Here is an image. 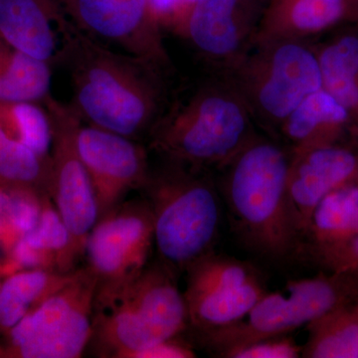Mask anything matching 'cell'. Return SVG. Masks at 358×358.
<instances>
[{"label":"cell","mask_w":358,"mask_h":358,"mask_svg":"<svg viewBox=\"0 0 358 358\" xmlns=\"http://www.w3.org/2000/svg\"><path fill=\"white\" fill-rule=\"evenodd\" d=\"M57 61L72 81V105L83 122L138 141L162 114V71L92 38L69 20Z\"/></svg>","instance_id":"1"},{"label":"cell","mask_w":358,"mask_h":358,"mask_svg":"<svg viewBox=\"0 0 358 358\" xmlns=\"http://www.w3.org/2000/svg\"><path fill=\"white\" fill-rule=\"evenodd\" d=\"M289 159L284 145L256 134L222 169L224 199L238 236L271 259L301 246L287 190Z\"/></svg>","instance_id":"2"},{"label":"cell","mask_w":358,"mask_h":358,"mask_svg":"<svg viewBox=\"0 0 358 358\" xmlns=\"http://www.w3.org/2000/svg\"><path fill=\"white\" fill-rule=\"evenodd\" d=\"M254 120L227 79L200 87L162 114L148 138L167 162L222 169L256 136Z\"/></svg>","instance_id":"3"},{"label":"cell","mask_w":358,"mask_h":358,"mask_svg":"<svg viewBox=\"0 0 358 358\" xmlns=\"http://www.w3.org/2000/svg\"><path fill=\"white\" fill-rule=\"evenodd\" d=\"M176 277L155 261L120 293L94 306L88 346L93 355L136 358L143 350L182 336L188 329V313Z\"/></svg>","instance_id":"4"},{"label":"cell","mask_w":358,"mask_h":358,"mask_svg":"<svg viewBox=\"0 0 358 358\" xmlns=\"http://www.w3.org/2000/svg\"><path fill=\"white\" fill-rule=\"evenodd\" d=\"M203 171L166 160L150 169L141 189L154 216L159 260L178 275L214 252L217 242L220 197Z\"/></svg>","instance_id":"5"},{"label":"cell","mask_w":358,"mask_h":358,"mask_svg":"<svg viewBox=\"0 0 358 358\" xmlns=\"http://www.w3.org/2000/svg\"><path fill=\"white\" fill-rule=\"evenodd\" d=\"M226 72L254 122L270 133L279 131L306 96L322 89L317 52L305 40L253 46Z\"/></svg>","instance_id":"6"},{"label":"cell","mask_w":358,"mask_h":358,"mask_svg":"<svg viewBox=\"0 0 358 358\" xmlns=\"http://www.w3.org/2000/svg\"><path fill=\"white\" fill-rule=\"evenodd\" d=\"M358 296V274L327 272L294 280L280 292L267 294L232 326L199 336L215 357L231 348L273 336H286Z\"/></svg>","instance_id":"7"},{"label":"cell","mask_w":358,"mask_h":358,"mask_svg":"<svg viewBox=\"0 0 358 358\" xmlns=\"http://www.w3.org/2000/svg\"><path fill=\"white\" fill-rule=\"evenodd\" d=\"M96 278L77 268L67 285L9 331L11 348L23 358H79L93 333Z\"/></svg>","instance_id":"8"},{"label":"cell","mask_w":358,"mask_h":358,"mask_svg":"<svg viewBox=\"0 0 358 358\" xmlns=\"http://www.w3.org/2000/svg\"><path fill=\"white\" fill-rule=\"evenodd\" d=\"M154 244V216L145 197L124 200L98 219L84 255L96 278L95 305L113 298L143 273Z\"/></svg>","instance_id":"9"},{"label":"cell","mask_w":358,"mask_h":358,"mask_svg":"<svg viewBox=\"0 0 358 358\" xmlns=\"http://www.w3.org/2000/svg\"><path fill=\"white\" fill-rule=\"evenodd\" d=\"M185 274L188 329L196 338L237 324L268 292L253 266L215 252L199 259Z\"/></svg>","instance_id":"10"},{"label":"cell","mask_w":358,"mask_h":358,"mask_svg":"<svg viewBox=\"0 0 358 358\" xmlns=\"http://www.w3.org/2000/svg\"><path fill=\"white\" fill-rule=\"evenodd\" d=\"M52 122L51 199L69 231L73 251L85 255L87 239L99 219L91 179L77 147V133L83 120L72 103L50 96L44 102Z\"/></svg>","instance_id":"11"},{"label":"cell","mask_w":358,"mask_h":358,"mask_svg":"<svg viewBox=\"0 0 358 358\" xmlns=\"http://www.w3.org/2000/svg\"><path fill=\"white\" fill-rule=\"evenodd\" d=\"M77 29L150 63L162 72L171 67L148 0H57Z\"/></svg>","instance_id":"12"},{"label":"cell","mask_w":358,"mask_h":358,"mask_svg":"<svg viewBox=\"0 0 358 358\" xmlns=\"http://www.w3.org/2000/svg\"><path fill=\"white\" fill-rule=\"evenodd\" d=\"M77 147L93 185L99 218L147 183L152 169L138 141L82 122Z\"/></svg>","instance_id":"13"},{"label":"cell","mask_w":358,"mask_h":358,"mask_svg":"<svg viewBox=\"0 0 358 358\" xmlns=\"http://www.w3.org/2000/svg\"><path fill=\"white\" fill-rule=\"evenodd\" d=\"M267 0H200L180 37L207 61L229 70L253 46Z\"/></svg>","instance_id":"14"},{"label":"cell","mask_w":358,"mask_h":358,"mask_svg":"<svg viewBox=\"0 0 358 358\" xmlns=\"http://www.w3.org/2000/svg\"><path fill=\"white\" fill-rule=\"evenodd\" d=\"M289 155L287 190L301 245L317 204L334 188L357 176L358 143H334Z\"/></svg>","instance_id":"15"},{"label":"cell","mask_w":358,"mask_h":358,"mask_svg":"<svg viewBox=\"0 0 358 358\" xmlns=\"http://www.w3.org/2000/svg\"><path fill=\"white\" fill-rule=\"evenodd\" d=\"M66 21L57 0H0V37L51 65L57 61Z\"/></svg>","instance_id":"16"},{"label":"cell","mask_w":358,"mask_h":358,"mask_svg":"<svg viewBox=\"0 0 358 358\" xmlns=\"http://www.w3.org/2000/svg\"><path fill=\"white\" fill-rule=\"evenodd\" d=\"M357 14V0H267L253 46L306 40Z\"/></svg>","instance_id":"17"},{"label":"cell","mask_w":358,"mask_h":358,"mask_svg":"<svg viewBox=\"0 0 358 358\" xmlns=\"http://www.w3.org/2000/svg\"><path fill=\"white\" fill-rule=\"evenodd\" d=\"M279 134L289 155L343 143L348 134L357 143L350 115L324 89L306 96L282 122Z\"/></svg>","instance_id":"18"},{"label":"cell","mask_w":358,"mask_h":358,"mask_svg":"<svg viewBox=\"0 0 358 358\" xmlns=\"http://www.w3.org/2000/svg\"><path fill=\"white\" fill-rule=\"evenodd\" d=\"M15 267L68 273L75 270L72 240L51 199L45 200L36 227L20 238L11 249Z\"/></svg>","instance_id":"19"},{"label":"cell","mask_w":358,"mask_h":358,"mask_svg":"<svg viewBox=\"0 0 358 358\" xmlns=\"http://www.w3.org/2000/svg\"><path fill=\"white\" fill-rule=\"evenodd\" d=\"M315 49L322 89L350 115L358 143V33H343Z\"/></svg>","instance_id":"20"},{"label":"cell","mask_w":358,"mask_h":358,"mask_svg":"<svg viewBox=\"0 0 358 358\" xmlns=\"http://www.w3.org/2000/svg\"><path fill=\"white\" fill-rule=\"evenodd\" d=\"M357 235L358 174L334 188L317 204L310 216L301 247L336 244Z\"/></svg>","instance_id":"21"},{"label":"cell","mask_w":358,"mask_h":358,"mask_svg":"<svg viewBox=\"0 0 358 358\" xmlns=\"http://www.w3.org/2000/svg\"><path fill=\"white\" fill-rule=\"evenodd\" d=\"M76 270L62 273L36 268L11 275L0 288V327L10 331L28 313L67 285Z\"/></svg>","instance_id":"22"},{"label":"cell","mask_w":358,"mask_h":358,"mask_svg":"<svg viewBox=\"0 0 358 358\" xmlns=\"http://www.w3.org/2000/svg\"><path fill=\"white\" fill-rule=\"evenodd\" d=\"M301 357L358 358V296L307 327Z\"/></svg>","instance_id":"23"},{"label":"cell","mask_w":358,"mask_h":358,"mask_svg":"<svg viewBox=\"0 0 358 358\" xmlns=\"http://www.w3.org/2000/svg\"><path fill=\"white\" fill-rule=\"evenodd\" d=\"M51 66L0 37V102L44 103L51 96Z\"/></svg>","instance_id":"24"},{"label":"cell","mask_w":358,"mask_h":358,"mask_svg":"<svg viewBox=\"0 0 358 358\" xmlns=\"http://www.w3.org/2000/svg\"><path fill=\"white\" fill-rule=\"evenodd\" d=\"M0 185L51 197V157H43L0 128Z\"/></svg>","instance_id":"25"},{"label":"cell","mask_w":358,"mask_h":358,"mask_svg":"<svg viewBox=\"0 0 358 358\" xmlns=\"http://www.w3.org/2000/svg\"><path fill=\"white\" fill-rule=\"evenodd\" d=\"M0 128L43 157H51L52 122L44 103L0 102Z\"/></svg>","instance_id":"26"},{"label":"cell","mask_w":358,"mask_h":358,"mask_svg":"<svg viewBox=\"0 0 358 358\" xmlns=\"http://www.w3.org/2000/svg\"><path fill=\"white\" fill-rule=\"evenodd\" d=\"M298 253L327 272L358 274V235L339 243L312 246L303 245Z\"/></svg>","instance_id":"27"},{"label":"cell","mask_w":358,"mask_h":358,"mask_svg":"<svg viewBox=\"0 0 358 358\" xmlns=\"http://www.w3.org/2000/svg\"><path fill=\"white\" fill-rule=\"evenodd\" d=\"M303 345H299L289 334L273 336L252 341L231 348L221 355L224 358H298Z\"/></svg>","instance_id":"28"},{"label":"cell","mask_w":358,"mask_h":358,"mask_svg":"<svg viewBox=\"0 0 358 358\" xmlns=\"http://www.w3.org/2000/svg\"><path fill=\"white\" fill-rule=\"evenodd\" d=\"M148 1L160 29L180 36L190 14L200 0H148Z\"/></svg>","instance_id":"29"},{"label":"cell","mask_w":358,"mask_h":358,"mask_svg":"<svg viewBox=\"0 0 358 358\" xmlns=\"http://www.w3.org/2000/svg\"><path fill=\"white\" fill-rule=\"evenodd\" d=\"M196 357L194 348L188 341L176 336L162 341L159 345L143 350L136 358H193Z\"/></svg>","instance_id":"30"},{"label":"cell","mask_w":358,"mask_h":358,"mask_svg":"<svg viewBox=\"0 0 358 358\" xmlns=\"http://www.w3.org/2000/svg\"><path fill=\"white\" fill-rule=\"evenodd\" d=\"M11 200L13 187L0 185V238L8 237L13 240L11 233Z\"/></svg>","instance_id":"31"},{"label":"cell","mask_w":358,"mask_h":358,"mask_svg":"<svg viewBox=\"0 0 358 358\" xmlns=\"http://www.w3.org/2000/svg\"><path fill=\"white\" fill-rule=\"evenodd\" d=\"M1 285H2L1 282H0V288H1Z\"/></svg>","instance_id":"32"},{"label":"cell","mask_w":358,"mask_h":358,"mask_svg":"<svg viewBox=\"0 0 358 358\" xmlns=\"http://www.w3.org/2000/svg\"><path fill=\"white\" fill-rule=\"evenodd\" d=\"M357 20H358V14H357Z\"/></svg>","instance_id":"33"},{"label":"cell","mask_w":358,"mask_h":358,"mask_svg":"<svg viewBox=\"0 0 358 358\" xmlns=\"http://www.w3.org/2000/svg\"><path fill=\"white\" fill-rule=\"evenodd\" d=\"M357 3H358V0H357Z\"/></svg>","instance_id":"34"}]
</instances>
